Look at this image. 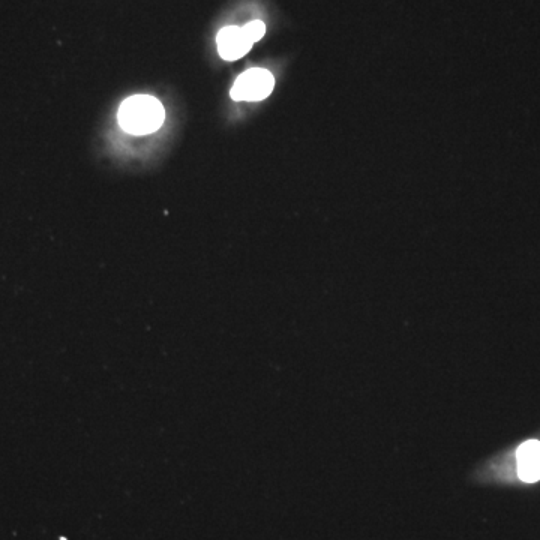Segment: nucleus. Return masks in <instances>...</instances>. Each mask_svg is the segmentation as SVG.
<instances>
[{
    "label": "nucleus",
    "mask_w": 540,
    "mask_h": 540,
    "mask_svg": "<svg viewBox=\"0 0 540 540\" xmlns=\"http://www.w3.org/2000/svg\"><path fill=\"white\" fill-rule=\"evenodd\" d=\"M165 119L161 102L150 95H134L122 102L117 113L120 128L132 135L158 131Z\"/></svg>",
    "instance_id": "1"
},
{
    "label": "nucleus",
    "mask_w": 540,
    "mask_h": 540,
    "mask_svg": "<svg viewBox=\"0 0 540 540\" xmlns=\"http://www.w3.org/2000/svg\"><path fill=\"white\" fill-rule=\"evenodd\" d=\"M273 87L275 78L267 69L252 68L237 77L230 95L234 101H263Z\"/></svg>",
    "instance_id": "2"
},
{
    "label": "nucleus",
    "mask_w": 540,
    "mask_h": 540,
    "mask_svg": "<svg viewBox=\"0 0 540 540\" xmlns=\"http://www.w3.org/2000/svg\"><path fill=\"white\" fill-rule=\"evenodd\" d=\"M219 56L225 60H237L245 56L252 48V42L246 38L242 27H224L216 36Z\"/></svg>",
    "instance_id": "3"
},
{
    "label": "nucleus",
    "mask_w": 540,
    "mask_h": 540,
    "mask_svg": "<svg viewBox=\"0 0 540 540\" xmlns=\"http://www.w3.org/2000/svg\"><path fill=\"white\" fill-rule=\"evenodd\" d=\"M518 462L540 461V441L530 440L522 443L516 450Z\"/></svg>",
    "instance_id": "4"
},
{
    "label": "nucleus",
    "mask_w": 540,
    "mask_h": 540,
    "mask_svg": "<svg viewBox=\"0 0 540 540\" xmlns=\"http://www.w3.org/2000/svg\"><path fill=\"white\" fill-rule=\"evenodd\" d=\"M518 476L527 483L540 480V461L518 462Z\"/></svg>",
    "instance_id": "5"
},
{
    "label": "nucleus",
    "mask_w": 540,
    "mask_h": 540,
    "mask_svg": "<svg viewBox=\"0 0 540 540\" xmlns=\"http://www.w3.org/2000/svg\"><path fill=\"white\" fill-rule=\"evenodd\" d=\"M242 30L246 38L254 44V42L260 41L263 38L264 33H266V26H264L263 21L255 20L243 26Z\"/></svg>",
    "instance_id": "6"
}]
</instances>
